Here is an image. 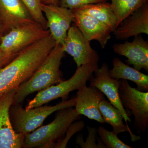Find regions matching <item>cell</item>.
Here are the masks:
<instances>
[{
	"mask_svg": "<svg viewBox=\"0 0 148 148\" xmlns=\"http://www.w3.org/2000/svg\"><path fill=\"white\" fill-rule=\"evenodd\" d=\"M73 22L88 41L93 40L99 42L105 48L111 38L112 29L108 25L92 16L73 10Z\"/></svg>",
	"mask_w": 148,
	"mask_h": 148,
	"instance_id": "13",
	"label": "cell"
},
{
	"mask_svg": "<svg viewBox=\"0 0 148 148\" xmlns=\"http://www.w3.org/2000/svg\"><path fill=\"white\" fill-rule=\"evenodd\" d=\"M119 95L125 109L134 116V126L139 133L144 134L148 125V92L130 86L127 80L121 79Z\"/></svg>",
	"mask_w": 148,
	"mask_h": 148,
	"instance_id": "6",
	"label": "cell"
},
{
	"mask_svg": "<svg viewBox=\"0 0 148 148\" xmlns=\"http://www.w3.org/2000/svg\"><path fill=\"white\" fill-rule=\"evenodd\" d=\"M79 12L92 16L108 25L113 32L117 28V19L111 3L102 2L82 6L75 9Z\"/></svg>",
	"mask_w": 148,
	"mask_h": 148,
	"instance_id": "19",
	"label": "cell"
},
{
	"mask_svg": "<svg viewBox=\"0 0 148 148\" xmlns=\"http://www.w3.org/2000/svg\"><path fill=\"white\" fill-rule=\"evenodd\" d=\"M50 34L48 29L36 21L10 29L2 37L0 49L6 53H18Z\"/></svg>",
	"mask_w": 148,
	"mask_h": 148,
	"instance_id": "7",
	"label": "cell"
},
{
	"mask_svg": "<svg viewBox=\"0 0 148 148\" xmlns=\"http://www.w3.org/2000/svg\"><path fill=\"white\" fill-rule=\"evenodd\" d=\"M85 126L84 122L78 121L74 122L69 126L64 138L56 142L55 148H65L67 147V144L72 136L77 132L82 130Z\"/></svg>",
	"mask_w": 148,
	"mask_h": 148,
	"instance_id": "24",
	"label": "cell"
},
{
	"mask_svg": "<svg viewBox=\"0 0 148 148\" xmlns=\"http://www.w3.org/2000/svg\"><path fill=\"white\" fill-rule=\"evenodd\" d=\"M97 132L106 148H132L122 142L113 131H109L103 126H100Z\"/></svg>",
	"mask_w": 148,
	"mask_h": 148,
	"instance_id": "21",
	"label": "cell"
},
{
	"mask_svg": "<svg viewBox=\"0 0 148 148\" xmlns=\"http://www.w3.org/2000/svg\"><path fill=\"white\" fill-rule=\"evenodd\" d=\"M111 4L116 16L117 27L125 18L142 6L148 0H110Z\"/></svg>",
	"mask_w": 148,
	"mask_h": 148,
	"instance_id": "20",
	"label": "cell"
},
{
	"mask_svg": "<svg viewBox=\"0 0 148 148\" xmlns=\"http://www.w3.org/2000/svg\"><path fill=\"white\" fill-rule=\"evenodd\" d=\"M8 31L3 22H0V43L2 38L4 36L5 31Z\"/></svg>",
	"mask_w": 148,
	"mask_h": 148,
	"instance_id": "27",
	"label": "cell"
},
{
	"mask_svg": "<svg viewBox=\"0 0 148 148\" xmlns=\"http://www.w3.org/2000/svg\"><path fill=\"white\" fill-rule=\"evenodd\" d=\"M98 68V64H84L77 67L75 73L69 79L39 91L36 97L29 101L25 109L28 110L43 106L59 98H62L63 101L67 100L70 92L86 85Z\"/></svg>",
	"mask_w": 148,
	"mask_h": 148,
	"instance_id": "4",
	"label": "cell"
},
{
	"mask_svg": "<svg viewBox=\"0 0 148 148\" xmlns=\"http://www.w3.org/2000/svg\"><path fill=\"white\" fill-rule=\"evenodd\" d=\"M62 46L64 52L73 57L77 67L84 64H98V52L91 47L90 42L85 38L75 24L68 30Z\"/></svg>",
	"mask_w": 148,
	"mask_h": 148,
	"instance_id": "8",
	"label": "cell"
},
{
	"mask_svg": "<svg viewBox=\"0 0 148 148\" xmlns=\"http://www.w3.org/2000/svg\"><path fill=\"white\" fill-rule=\"evenodd\" d=\"M131 42L125 41L122 43H116L112 46L115 53L126 57L128 65L138 71L142 69L148 72V41L141 35L134 37Z\"/></svg>",
	"mask_w": 148,
	"mask_h": 148,
	"instance_id": "12",
	"label": "cell"
},
{
	"mask_svg": "<svg viewBox=\"0 0 148 148\" xmlns=\"http://www.w3.org/2000/svg\"><path fill=\"white\" fill-rule=\"evenodd\" d=\"M16 90L9 91L0 98V148H23L25 135L14 131L10 116Z\"/></svg>",
	"mask_w": 148,
	"mask_h": 148,
	"instance_id": "11",
	"label": "cell"
},
{
	"mask_svg": "<svg viewBox=\"0 0 148 148\" xmlns=\"http://www.w3.org/2000/svg\"><path fill=\"white\" fill-rule=\"evenodd\" d=\"M28 10L33 19L41 25L45 29L47 28V22L42 9L40 0H21Z\"/></svg>",
	"mask_w": 148,
	"mask_h": 148,
	"instance_id": "22",
	"label": "cell"
},
{
	"mask_svg": "<svg viewBox=\"0 0 148 148\" xmlns=\"http://www.w3.org/2000/svg\"><path fill=\"white\" fill-rule=\"evenodd\" d=\"M0 16L8 31L35 21L21 0H0Z\"/></svg>",
	"mask_w": 148,
	"mask_h": 148,
	"instance_id": "16",
	"label": "cell"
},
{
	"mask_svg": "<svg viewBox=\"0 0 148 148\" xmlns=\"http://www.w3.org/2000/svg\"><path fill=\"white\" fill-rule=\"evenodd\" d=\"M42 9L47 22V28L56 42L64 44L68 30L73 22V10L59 5L42 4Z\"/></svg>",
	"mask_w": 148,
	"mask_h": 148,
	"instance_id": "10",
	"label": "cell"
},
{
	"mask_svg": "<svg viewBox=\"0 0 148 148\" xmlns=\"http://www.w3.org/2000/svg\"><path fill=\"white\" fill-rule=\"evenodd\" d=\"M75 98L62 101L54 106H40L27 110L22 105H12L10 116L14 130L24 135L31 133L42 124L46 119L54 112L62 109L75 107Z\"/></svg>",
	"mask_w": 148,
	"mask_h": 148,
	"instance_id": "5",
	"label": "cell"
},
{
	"mask_svg": "<svg viewBox=\"0 0 148 148\" xmlns=\"http://www.w3.org/2000/svg\"><path fill=\"white\" fill-rule=\"evenodd\" d=\"M18 53H6L0 49V69L10 62Z\"/></svg>",
	"mask_w": 148,
	"mask_h": 148,
	"instance_id": "26",
	"label": "cell"
},
{
	"mask_svg": "<svg viewBox=\"0 0 148 148\" xmlns=\"http://www.w3.org/2000/svg\"><path fill=\"white\" fill-rule=\"evenodd\" d=\"M75 98V109L79 114L101 124L105 123L99 108L100 103L105 99V95L99 89L86 85L77 90Z\"/></svg>",
	"mask_w": 148,
	"mask_h": 148,
	"instance_id": "14",
	"label": "cell"
},
{
	"mask_svg": "<svg viewBox=\"0 0 148 148\" xmlns=\"http://www.w3.org/2000/svg\"><path fill=\"white\" fill-rule=\"evenodd\" d=\"M110 70L108 65L103 63L101 68H98L94 72V75L90 80V86L96 87L106 95L110 103L120 111L127 125V122L131 123L132 119L120 98L119 90L121 79L112 78L110 75Z\"/></svg>",
	"mask_w": 148,
	"mask_h": 148,
	"instance_id": "9",
	"label": "cell"
},
{
	"mask_svg": "<svg viewBox=\"0 0 148 148\" xmlns=\"http://www.w3.org/2000/svg\"><path fill=\"white\" fill-rule=\"evenodd\" d=\"M58 111L51 123L25 135L23 148H55L56 142L64 138L69 126L80 119V115L73 107Z\"/></svg>",
	"mask_w": 148,
	"mask_h": 148,
	"instance_id": "3",
	"label": "cell"
},
{
	"mask_svg": "<svg viewBox=\"0 0 148 148\" xmlns=\"http://www.w3.org/2000/svg\"><path fill=\"white\" fill-rule=\"evenodd\" d=\"M56 42L50 34L21 50L0 69V98L16 90L29 79L42 64Z\"/></svg>",
	"mask_w": 148,
	"mask_h": 148,
	"instance_id": "1",
	"label": "cell"
},
{
	"mask_svg": "<svg viewBox=\"0 0 148 148\" xmlns=\"http://www.w3.org/2000/svg\"><path fill=\"white\" fill-rule=\"evenodd\" d=\"M88 135L86 141L84 142L82 134H79L76 138V143L82 148H106L103 142L97 143L101 140H97L98 132L97 129L95 127L88 126Z\"/></svg>",
	"mask_w": 148,
	"mask_h": 148,
	"instance_id": "23",
	"label": "cell"
},
{
	"mask_svg": "<svg viewBox=\"0 0 148 148\" xmlns=\"http://www.w3.org/2000/svg\"><path fill=\"white\" fill-rule=\"evenodd\" d=\"M117 39L125 40L142 34L148 35V2L131 14L113 32Z\"/></svg>",
	"mask_w": 148,
	"mask_h": 148,
	"instance_id": "15",
	"label": "cell"
},
{
	"mask_svg": "<svg viewBox=\"0 0 148 148\" xmlns=\"http://www.w3.org/2000/svg\"><path fill=\"white\" fill-rule=\"evenodd\" d=\"M43 3V0H40Z\"/></svg>",
	"mask_w": 148,
	"mask_h": 148,
	"instance_id": "30",
	"label": "cell"
},
{
	"mask_svg": "<svg viewBox=\"0 0 148 148\" xmlns=\"http://www.w3.org/2000/svg\"><path fill=\"white\" fill-rule=\"evenodd\" d=\"M99 110L105 123L112 126L114 132L117 135L126 132H129L132 142L140 139V136H137L131 132L128 125L123 123V116L120 111L113 106L109 101L104 99L99 106Z\"/></svg>",
	"mask_w": 148,
	"mask_h": 148,
	"instance_id": "18",
	"label": "cell"
},
{
	"mask_svg": "<svg viewBox=\"0 0 148 148\" xmlns=\"http://www.w3.org/2000/svg\"><path fill=\"white\" fill-rule=\"evenodd\" d=\"M108 1V0H60L59 5L65 8L75 10L85 5L105 2Z\"/></svg>",
	"mask_w": 148,
	"mask_h": 148,
	"instance_id": "25",
	"label": "cell"
},
{
	"mask_svg": "<svg viewBox=\"0 0 148 148\" xmlns=\"http://www.w3.org/2000/svg\"><path fill=\"white\" fill-rule=\"evenodd\" d=\"M112 66V69L110 70V75L112 78L130 81L136 84L138 90L148 91V75L124 64L118 58H114Z\"/></svg>",
	"mask_w": 148,
	"mask_h": 148,
	"instance_id": "17",
	"label": "cell"
},
{
	"mask_svg": "<svg viewBox=\"0 0 148 148\" xmlns=\"http://www.w3.org/2000/svg\"><path fill=\"white\" fill-rule=\"evenodd\" d=\"M65 53L62 45L56 43L31 77L16 89L12 105H22L30 94L64 81L60 66Z\"/></svg>",
	"mask_w": 148,
	"mask_h": 148,
	"instance_id": "2",
	"label": "cell"
},
{
	"mask_svg": "<svg viewBox=\"0 0 148 148\" xmlns=\"http://www.w3.org/2000/svg\"><path fill=\"white\" fill-rule=\"evenodd\" d=\"M60 0H43V3L46 4L53 5H59Z\"/></svg>",
	"mask_w": 148,
	"mask_h": 148,
	"instance_id": "28",
	"label": "cell"
},
{
	"mask_svg": "<svg viewBox=\"0 0 148 148\" xmlns=\"http://www.w3.org/2000/svg\"><path fill=\"white\" fill-rule=\"evenodd\" d=\"M0 22H3L2 21L1 18V16H0Z\"/></svg>",
	"mask_w": 148,
	"mask_h": 148,
	"instance_id": "29",
	"label": "cell"
}]
</instances>
